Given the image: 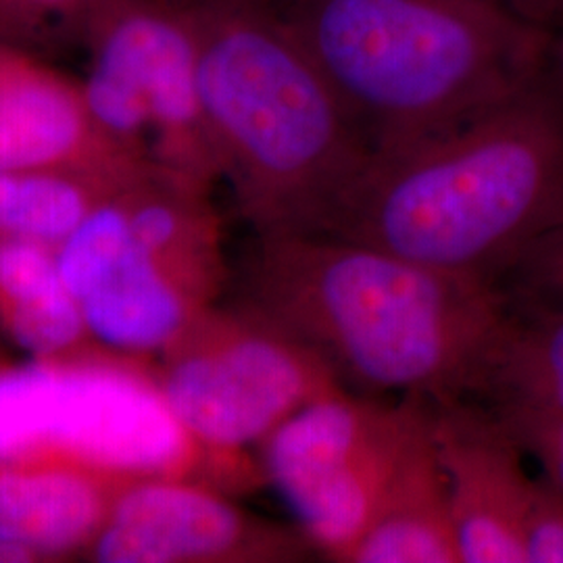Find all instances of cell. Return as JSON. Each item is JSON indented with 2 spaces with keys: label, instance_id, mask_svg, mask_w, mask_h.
Returning <instances> with one entry per match:
<instances>
[{
  "label": "cell",
  "instance_id": "6",
  "mask_svg": "<svg viewBox=\"0 0 563 563\" xmlns=\"http://www.w3.org/2000/svg\"><path fill=\"white\" fill-rule=\"evenodd\" d=\"M86 107L134 162L151 144L157 167L205 181L220 174L199 95V48L188 0H123L86 44Z\"/></svg>",
  "mask_w": 563,
  "mask_h": 563
},
{
  "label": "cell",
  "instance_id": "4",
  "mask_svg": "<svg viewBox=\"0 0 563 563\" xmlns=\"http://www.w3.org/2000/svg\"><path fill=\"white\" fill-rule=\"evenodd\" d=\"M383 157L476 118L551 65L553 34L486 0H274Z\"/></svg>",
  "mask_w": 563,
  "mask_h": 563
},
{
  "label": "cell",
  "instance_id": "16",
  "mask_svg": "<svg viewBox=\"0 0 563 563\" xmlns=\"http://www.w3.org/2000/svg\"><path fill=\"white\" fill-rule=\"evenodd\" d=\"M476 401L563 409V311L509 309Z\"/></svg>",
  "mask_w": 563,
  "mask_h": 563
},
{
  "label": "cell",
  "instance_id": "22",
  "mask_svg": "<svg viewBox=\"0 0 563 563\" xmlns=\"http://www.w3.org/2000/svg\"><path fill=\"white\" fill-rule=\"evenodd\" d=\"M32 555L25 553L20 547L0 541V563H23L30 562Z\"/></svg>",
  "mask_w": 563,
  "mask_h": 563
},
{
  "label": "cell",
  "instance_id": "1",
  "mask_svg": "<svg viewBox=\"0 0 563 563\" xmlns=\"http://www.w3.org/2000/svg\"><path fill=\"white\" fill-rule=\"evenodd\" d=\"M255 311L363 395L476 399L509 320L504 292L334 234L263 236Z\"/></svg>",
  "mask_w": 563,
  "mask_h": 563
},
{
  "label": "cell",
  "instance_id": "15",
  "mask_svg": "<svg viewBox=\"0 0 563 563\" xmlns=\"http://www.w3.org/2000/svg\"><path fill=\"white\" fill-rule=\"evenodd\" d=\"M48 244L4 236L0 241V299L21 349L55 355L80 339L86 328L80 305L60 278Z\"/></svg>",
  "mask_w": 563,
  "mask_h": 563
},
{
  "label": "cell",
  "instance_id": "20",
  "mask_svg": "<svg viewBox=\"0 0 563 563\" xmlns=\"http://www.w3.org/2000/svg\"><path fill=\"white\" fill-rule=\"evenodd\" d=\"M490 407V405H488ZM544 478L563 497V409L490 407Z\"/></svg>",
  "mask_w": 563,
  "mask_h": 563
},
{
  "label": "cell",
  "instance_id": "11",
  "mask_svg": "<svg viewBox=\"0 0 563 563\" xmlns=\"http://www.w3.org/2000/svg\"><path fill=\"white\" fill-rule=\"evenodd\" d=\"M316 551L299 528L255 522L223 497L172 478L128 490L104 523V563L305 562Z\"/></svg>",
  "mask_w": 563,
  "mask_h": 563
},
{
  "label": "cell",
  "instance_id": "13",
  "mask_svg": "<svg viewBox=\"0 0 563 563\" xmlns=\"http://www.w3.org/2000/svg\"><path fill=\"white\" fill-rule=\"evenodd\" d=\"M342 563H462L432 418Z\"/></svg>",
  "mask_w": 563,
  "mask_h": 563
},
{
  "label": "cell",
  "instance_id": "18",
  "mask_svg": "<svg viewBox=\"0 0 563 563\" xmlns=\"http://www.w3.org/2000/svg\"><path fill=\"white\" fill-rule=\"evenodd\" d=\"M123 0H0V46L30 55L84 46Z\"/></svg>",
  "mask_w": 563,
  "mask_h": 563
},
{
  "label": "cell",
  "instance_id": "17",
  "mask_svg": "<svg viewBox=\"0 0 563 563\" xmlns=\"http://www.w3.org/2000/svg\"><path fill=\"white\" fill-rule=\"evenodd\" d=\"M107 180L71 172L0 174V234L60 242L88 216L92 184Z\"/></svg>",
  "mask_w": 563,
  "mask_h": 563
},
{
  "label": "cell",
  "instance_id": "9",
  "mask_svg": "<svg viewBox=\"0 0 563 563\" xmlns=\"http://www.w3.org/2000/svg\"><path fill=\"white\" fill-rule=\"evenodd\" d=\"M60 278L101 341L130 351L172 346L199 316L205 286L148 253L128 207H92L59 242Z\"/></svg>",
  "mask_w": 563,
  "mask_h": 563
},
{
  "label": "cell",
  "instance_id": "3",
  "mask_svg": "<svg viewBox=\"0 0 563 563\" xmlns=\"http://www.w3.org/2000/svg\"><path fill=\"white\" fill-rule=\"evenodd\" d=\"M218 169L263 236L328 234L372 151L274 0H188Z\"/></svg>",
  "mask_w": 563,
  "mask_h": 563
},
{
  "label": "cell",
  "instance_id": "21",
  "mask_svg": "<svg viewBox=\"0 0 563 563\" xmlns=\"http://www.w3.org/2000/svg\"><path fill=\"white\" fill-rule=\"evenodd\" d=\"M514 18L555 34L563 27V0H486Z\"/></svg>",
  "mask_w": 563,
  "mask_h": 563
},
{
  "label": "cell",
  "instance_id": "8",
  "mask_svg": "<svg viewBox=\"0 0 563 563\" xmlns=\"http://www.w3.org/2000/svg\"><path fill=\"white\" fill-rule=\"evenodd\" d=\"M195 439L162 388L104 367L30 365L0 372V463L55 446L84 462L157 474Z\"/></svg>",
  "mask_w": 563,
  "mask_h": 563
},
{
  "label": "cell",
  "instance_id": "10",
  "mask_svg": "<svg viewBox=\"0 0 563 563\" xmlns=\"http://www.w3.org/2000/svg\"><path fill=\"white\" fill-rule=\"evenodd\" d=\"M432 441L462 563H526V534L543 478L532 474L505 423L476 399L439 402L432 405Z\"/></svg>",
  "mask_w": 563,
  "mask_h": 563
},
{
  "label": "cell",
  "instance_id": "19",
  "mask_svg": "<svg viewBox=\"0 0 563 563\" xmlns=\"http://www.w3.org/2000/svg\"><path fill=\"white\" fill-rule=\"evenodd\" d=\"M497 288L516 313L563 311V228L534 244Z\"/></svg>",
  "mask_w": 563,
  "mask_h": 563
},
{
  "label": "cell",
  "instance_id": "12",
  "mask_svg": "<svg viewBox=\"0 0 563 563\" xmlns=\"http://www.w3.org/2000/svg\"><path fill=\"white\" fill-rule=\"evenodd\" d=\"M141 165L102 134L81 84L36 55L0 46V174L71 172L125 176Z\"/></svg>",
  "mask_w": 563,
  "mask_h": 563
},
{
  "label": "cell",
  "instance_id": "23",
  "mask_svg": "<svg viewBox=\"0 0 563 563\" xmlns=\"http://www.w3.org/2000/svg\"><path fill=\"white\" fill-rule=\"evenodd\" d=\"M553 65L558 67V71L563 76V27H560L553 34Z\"/></svg>",
  "mask_w": 563,
  "mask_h": 563
},
{
  "label": "cell",
  "instance_id": "7",
  "mask_svg": "<svg viewBox=\"0 0 563 563\" xmlns=\"http://www.w3.org/2000/svg\"><path fill=\"white\" fill-rule=\"evenodd\" d=\"M169 349L163 397L195 443L218 451L262 444L307 402L344 388L320 355L257 311L197 318Z\"/></svg>",
  "mask_w": 563,
  "mask_h": 563
},
{
  "label": "cell",
  "instance_id": "14",
  "mask_svg": "<svg viewBox=\"0 0 563 563\" xmlns=\"http://www.w3.org/2000/svg\"><path fill=\"white\" fill-rule=\"evenodd\" d=\"M101 518L97 488L65 470L0 474V541L36 553L63 551L86 539Z\"/></svg>",
  "mask_w": 563,
  "mask_h": 563
},
{
  "label": "cell",
  "instance_id": "2",
  "mask_svg": "<svg viewBox=\"0 0 563 563\" xmlns=\"http://www.w3.org/2000/svg\"><path fill=\"white\" fill-rule=\"evenodd\" d=\"M563 228V76L551 65L472 120L372 157L328 234L499 286Z\"/></svg>",
  "mask_w": 563,
  "mask_h": 563
},
{
  "label": "cell",
  "instance_id": "5",
  "mask_svg": "<svg viewBox=\"0 0 563 563\" xmlns=\"http://www.w3.org/2000/svg\"><path fill=\"white\" fill-rule=\"evenodd\" d=\"M430 418V402L341 388L307 402L263 441L267 481L323 558L342 563Z\"/></svg>",
  "mask_w": 563,
  "mask_h": 563
}]
</instances>
